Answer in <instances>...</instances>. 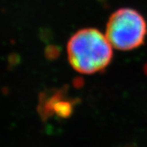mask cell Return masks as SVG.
<instances>
[{"label":"cell","instance_id":"1","mask_svg":"<svg viewBox=\"0 0 147 147\" xmlns=\"http://www.w3.org/2000/svg\"><path fill=\"white\" fill-rule=\"evenodd\" d=\"M69 61L76 71L94 74L110 64L113 57L106 36L96 29H84L75 33L68 42Z\"/></svg>","mask_w":147,"mask_h":147},{"label":"cell","instance_id":"2","mask_svg":"<svg viewBox=\"0 0 147 147\" xmlns=\"http://www.w3.org/2000/svg\"><path fill=\"white\" fill-rule=\"evenodd\" d=\"M146 34V22L138 11L120 8L110 16L105 36L111 46L127 51L142 45Z\"/></svg>","mask_w":147,"mask_h":147},{"label":"cell","instance_id":"3","mask_svg":"<svg viewBox=\"0 0 147 147\" xmlns=\"http://www.w3.org/2000/svg\"><path fill=\"white\" fill-rule=\"evenodd\" d=\"M128 147H129V146H128Z\"/></svg>","mask_w":147,"mask_h":147}]
</instances>
